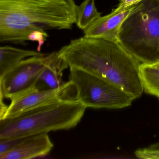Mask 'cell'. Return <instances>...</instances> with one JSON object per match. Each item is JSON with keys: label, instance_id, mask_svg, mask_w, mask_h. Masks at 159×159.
I'll return each mask as SVG.
<instances>
[{"label": "cell", "instance_id": "obj_7", "mask_svg": "<svg viewBox=\"0 0 159 159\" xmlns=\"http://www.w3.org/2000/svg\"><path fill=\"white\" fill-rule=\"evenodd\" d=\"M73 99H76V90L70 80L57 89L34 90L11 100L0 120L12 118L30 110L57 101Z\"/></svg>", "mask_w": 159, "mask_h": 159}, {"label": "cell", "instance_id": "obj_9", "mask_svg": "<svg viewBox=\"0 0 159 159\" xmlns=\"http://www.w3.org/2000/svg\"><path fill=\"white\" fill-rule=\"evenodd\" d=\"M48 133L24 138L15 148L0 155L1 159H30L45 156L53 148Z\"/></svg>", "mask_w": 159, "mask_h": 159}, {"label": "cell", "instance_id": "obj_11", "mask_svg": "<svg viewBox=\"0 0 159 159\" xmlns=\"http://www.w3.org/2000/svg\"><path fill=\"white\" fill-rule=\"evenodd\" d=\"M39 52L18 49L10 46L0 47V77L26 58L43 55Z\"/></svg>", "mask_w": 159, "mask_h": 159}, {"label": "cell", "instance_id": "obj_4", "mask_svg": "<svg viewBox=\"0 0 159 159\" xmlns=\"http://www.w3.org/2000/svg\"><path fill=\"white\" fill-rule=\"evenodd\" d=\"M118 42L140 64L159 62V0H142L121 26Z\"/></svg>", "mask_w": 159, "mask_h": 159}, {"label": "cell", "instance_id": "obj_8", "mask_svg": "<svg viewBox=\"0 0 159 159\" xmlns=\"http://www.w3.org/2000/svg\"><path fill=\"white\" fill-rule=\"evenodd\" d=\"M134 6V5L127 7L117 6L109 14L100 16L84 30V36L118 42L121 26Z\"/></svg>", "mask_w": 159, "mask_h": 159}, {"label": "cell", "instance_id": "obj_3", "mask_svg": "<svg viewBox=\"0 0 159 159\" xmlns=\"http://www.w3.org/2000/svg\"><path fill=\"white\" fill-rule=\"evenodd\" d=\"M87 108L76 99L41 106L12 118L0 120V139L26 137L74 128Z\"/></svg>", "mask_w": 159, "mask_h": 159}, {"label": "cell", "instance_id": "obj_12", "mask_svg": "<svg viewBox=\"0 0 159 159\" xmlns=\"http://www.w3.org/2000/svg\"><path fill=\"white\" fill-rule=\"evenodd\" d=\"M139 76L144 92L159 99V66L141 64Z\"/></svg>", "mask_w": 159, "mask_h": 159}, {"label": "cell", "instance_id": "obj_6", "mask_svg": "<svg viewBox=\"0 0 159 159\" xmlns=\"http://www.w3.org/2000/svg\"><path fill=\"white\" fill-rule=\"evenodd\" d=\"M51 53L26 58L0 77V95L12 100L35 89Z\"/></svg>", "mask_w": 159, "mask_h": 159}, {"label": "cell", "instance_id": "obj_5", "mask_svg": "<svg viewBox=\"0 0 159 159\" xmlns=\"http://www.w3.org/2000/svg\"><path fill=\"white\" fill-rule=\"evenodd\" d=\"M69 68L76 99L86 108L119 109L131 106L136 99L110 82L76 68Z\"/></svg>", "mask_w": 159, "mask_h": 159}, {"label": "cell", "instance_id": "obj_15", "mask_svg": "<svg viewBox=\"0 0 159 159\" xmlns=\"http://www.w3.org/2000/svg\"><path fill=\"white\" fill-rule=\"evenodd\" d=\"M24 138L0 139V155L15 148L23 140Z\"/></svg>", "mask_w": 159, "mask_h": 159}, {"label": "cell", "instance_id": "obj_1", "mask_svg": "<svg viewBox=\"0 0 159 159\" xmlns=\"http://www.w3.org/2000/svg\"><path fill=\"white\" fill-rule=\"evenodd\" d=\"M76 6L74 0H0V42H36L40 52L46 30L72 29Z\"/></svg>", "mask_w": 159, "mask_h": 159}, {"label": "cell", "instance_id": "obj_14", "mask_svg": "<svg viewBox=\"0 0 159 159\" xmlns=\"http://www.w3.org/2000/svg\"><path fill=\"white\" fill-rule=\"evenodd\" d=\"M134 154L137 158L139 159H159V142L147 148L138 149Z\"/></svg>", "mask_w": 159, "mask_h": 159}, {"label": "cell", "instance_id": "obj_16", "mask_svg": "<svg viewBox=\"0 0 159 159\" xmlns=\"http://www.w3.org/2000/svg\"><path fill=\"white\" fill-rule=\"evenodd\" d=\"M119 7H127L133 6L142 0H119Z\"/></svg>", "mask_w": 159, "mask_h": 159}, {"label": "cell", "instance_id": "obj_2", "mask_svg": "<svg viewBox=\"0 0 159 159\" xmlns=\"http://www.w3.org/2000/svg\"><path fill=\"white\" fill-rule=\"evenodd\" d=\"M58 52L69 68L110 82L136 98L144 92L139 76L141 64L118 42L84 36L70 41Z\"/></svg>", "mask_w": 159, "mask_h": 159}, {"label": "cell", "instance_id": "obj_17", "mask_svg": "<svg viewBox=\"0 0 159 159\" xmlns=\"http://www.w3.org/2000/svg\"><path fill=\"white\" fill-rule=\"evenodd\" d=\"M154 65H156V66H159V62H158V63H156V64H154Z\"/></svg>", "mask_w": 159, "mask_h": 159}, {"label": "cell", "instance_id": "obj_10", "mask_svg": "<svg viewBox=\"0 0 159 159\" xmlns=\"http://www.w3.org/2000/svg\"><path fill=\"white\" fill-rule=\"evenodd\" d=\"M69 68L67 63L58 52L51 53L46 66L42 72L34 90H45L57 89L64 85L63 72Z\"/></svg>", "mask_w": 159, "mask_h": 159}, {"label": "cell", "instance_id": "obj_13", "mask_svg": "<svg viewBox=\"0 0 159 159\" xmlns=\"http://www.w3.org/2000/svg\"><path fill=\"white\" fill-rule=\"evenodd\" d=\"M101 14L96 7L95 0H84L76 6L75 24L84 31L99 18Z\"/></svg>", "mask_w": 159, "mask_h": 159}]
</instances>
